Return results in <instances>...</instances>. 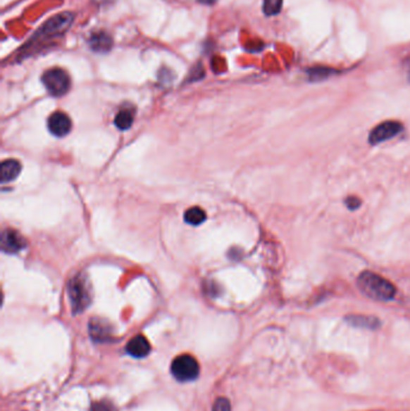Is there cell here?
Segmentation results:
<instances>
[{"label": "cell", "instance_id": "1", "mask_svg": "<svg viewBox=\"0 0 410 411\" xmlns=\"http://www.w3.org/2000/svg\"><path fill=\"white\" fill-rule=\"evenodd\" d=\"M357 286L366 296L375 301H390L396 296L394 284L374 272H362L357 277Z\"/></svg>", "mask_w": 410, "mask_h": 411}, {"label": "cell", "instance_id": "2", "mask_svg": "<svg viewBox=\"0 0 410 411\" xmlns=\"http://www.w3.org/2000/svg\"><path fill=\"white\" fill-rule=\"evenodd\" d=\"M171 373L181 383L194 381L200 374V366L197 358L190 355H180L173 361Z\"/></svg>", "mask_w": 410, "mask_h": 411}, {"label": "cell", "instance_id": "3", "mask_svg": "<svg viewBox=\"0 0 410 411\" xmlns=\"http://www.w3.org/2000/svg\"><path fill=\"white\" fill-rule=\"evenodd\" d=\"M69 298L75 314L82 312L91 305V290L82 277H75L69 283Z\"/></svg>", "mask_w": 410, "mask_h": 411}, {"label": "cell", "instance_id": "4", "mask_svg": "<svg viewBox=\"0 0 410 411\" xmlns=\"http://www.w3.org/2000/svg\"><path fill=\"white\" fill-rule=\"evenodd\" d=\"M42 83L49 94L54 96H63L69 91L71 80L66 71L59 68H54L42 75Z\"/></svg>", "mask_w": 410, "mask_h": 411}, {"label": "cell", "instance_id": "5", "mask_svg": "<svg viewBox=\"0 0 410 411\" xmlns=\"http://www.w3.org/2000/svg\"><path fill=\"white\" fill-rule=\"evenodd\" d=\"M402 132V123H399L397 120H386V122L378 124L377 127L369 132L368 142L372 146H377V144L394 139L395 136H397L399 132Z\"/></svg>", "mask_w": 410, "mask_h": 411}, {"label": "cell", "instance_id": "6", "mask_svg": "<svg viewBox=\"0 0 410 411\" xmlns=\"http://www.w3.org/2000/svg\"><path fill=\"white\" fill-rule=\"evenodd\" d=\"M47 127H49V130L52 135L56 136V137H64L71 132L73 122L66 113L58 111L49 115Z\"/></svg>", "mask_w": 410, "mask_h": 411}, {"label": "cell", "instance_id": "7", "mask_svg": "<svg viewBox=\"0 0 410 411\" xmlns=\"http://www.w3.org/2000/svg\"><path fill=\"white\" fill-rule=\"evenodd\" d=\"M25 247V241L16 231L5 230L1 234V251L8 254H15Z\"/></svg>", "mask_w": 410, "mask_h": 411}, {"label": "cell", "instance_id": "8", "mask_svg": "<svg viewBox=\"0 0 410 411\" xmlns=\"http://www.w3.org/2000/svg\"><path fill=\"white\" fill-rule=\"evenodd\" d=\"M127 353L132 358H146L151 353V344L144 336H136L128 343Z\"/></svg>", "mask_w": 410, "mask_h": 411}, {"label": "cell", "instance_id": "9", "mask_svg": "<svg viewBox=\"0 0 410 411\" xmlns=\"http://www.w3.org/2000/svg\"><path fill=\"white\" fill-rule=\"evenodd\" d=\"M21 170L22 166L20 161L15 160V159L3 161L1 167H0L1 183L15 181L18 177V175L21 173Z\"/></svg>", "mask_w": 410, "mask_h": 411}, {"label": "cell", "instance_id": "10", "mask_svg": "<svg viewBox=\"0 0 410 411\" xmlns=\"http://www.w3.org/2000/svg\"><path fill=\"white\" fill-rule=\"evenodd\" d=\"M89 332L95 341H107L112 334V329L106 321L94 319L89 325Z\"/></svg>", "mask_w": 410, "mask_h": 411}, {"label": "cell", "instance_id": "11", "mask_svg": "<svg viewBox=\"0 0 410 411\" xmlns=\"http://www.w3.org/2000/svg\"><path fill=\"white\" fill-rule=\"evenodd\" d=\"M345 320L354 327L359 329H377L380 327V320L375 317L368 315H348Z\"/></svg>", "mask_w": 410, "mask_h": 411}, {"label": "cell", "instance_id": "12", "mask_svg": "<svg viewBox=\"0 0 410 411\" xmlns=\"http://www.w3.org/2000/svg\"><path fill=\"white\" fill-rule=\"evenodd\" d=\"M134 108L124 107L117 113L115 118V125L119 130H128L134 123Z\"/></svg>", "mask_w": 410, "mask_h": 411}, {"label": "cell", "instance_id": "13", "mask_svg": "<svg viewBox=\"0 0 410 411\" xmlns=\"http://www.w3.org/2000/svg\"><path fill=\"white\" fill-rule=\"evenodd\" d=\"M185 222H188L193 227H197L206 220V212L200 207H192L185 214Z\"/></svg>", "mask_w": 410, "mask_h": 411}, {"label": "cell", "instance_id": "14", "mask_svg": "<svg viewBox=\"0 0 410 411\" xmlns=\"http://www.w3.org/2000/svg\"><path fill=\"white\" fill-rule=\"evenodd\" d=\"M111 39L106 34L98 33L91 39V45L94 50L106 51L111 47Z\"/></svg>", "mask_w": 410, "mask_h": 411}, {"label": "cell", "instance_id": "15", "mask_svg": "<svg viewBox=\"0 0 410 411\" xmlns=\"http://www.w3.org/2000/svg\"><path fill=\"white\" fill-rule=\"evenodd\" d=\"M283 5V0H263V13L267 16H275L280 13Z\"/></svg>", "mask_w": 410, "mask_h": 411}, {"label": "cell", "instance_id": "16", "mask_svg": "<svg viewBox=\"0 0 410 411\" xmlns=\"http://www.w3.org/2000/svg\"><path fill=\"white\" fill-rule=\"evenodd\" d=\"M333 74V71L326 69V68H316V69L309 71V77L312 81H321Z\"/></svg>", "mask_w": 410, "mask_h": 411}, {"label": "cell", "instance_id": "17", "mask_svg": "<svg viewBox=\"0 0 410 411\" xmlns=\"http://www.w3.org/2000/svg\"><path fill=\"white\" fill-rule=\"evenodd\" d=\"M91 411H116V407L110 402L103 400V402H97L93 404Z\"/></svg>", "mask_w": 410, "mask_h": 411}, {"label": "cell", "instance_id": "18", "mask_svg": "<svg viewBox=\"0 0 410 411\" xmlns=\"http://www.w3.org/2000/svg\"><path fill=\"white\" fill-rule=\"evenodd\" d=\"M344 203L348 207V210H356L361 207L362 201L357 196H348L345 198Z\"/></svg>", "mask_w": 410, "mask_h": 411}, {"label": "cell", "instance_id": "19", "mask_svg": "<svg viewBox=\"0 0 410 411\" xmlns=\"http://www.w3.org/2000/svg\"><path fill=\"white\" fill-rule=\"evenodd\" d=\"M231 410V407H230V402L226 398H218L214 403L213 409L212 411H230Z\"/></svg>", "mask_w": 410, "mask_h": 411}, {"label": "cell", "instance_id": "20", "mask_svg": "<svg viewBox=\"0 0 410 411\" xmlns=\"http://www.w3.org/2000/svg\"><path fill=\"white\" fill-rule=\"evenodd\" d=\"M199 1H200V3H202V4L211 5L213 4V3H216L217 0H199Z\"/></svg>", "mask_w": 410, "mask_h": 411}, {"label": "cell", "instance_id": "21", "mask_svg": "<svg viewBox=\"0 0 410 411\" xmlns=\"http://www.w3.org/2000/svg\"><path fill=\"white\" fill-rule=\"evenodd\" d=\"M409 80H410V72H409Z\"/></svg>", "mask_w": 410, "mask_h": 411}]
</instances>
